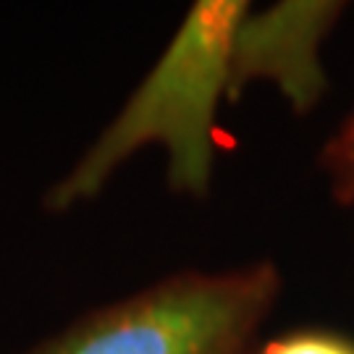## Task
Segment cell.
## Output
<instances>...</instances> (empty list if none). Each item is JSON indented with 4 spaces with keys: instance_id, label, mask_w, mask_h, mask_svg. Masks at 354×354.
<instances>
[{
    "instance_id": "6da1fadb",
    "label": "cell",
    "mask_w": 354,
    "mask_h": 354,
    "mask_svg": "<svg viewBox=\"0 0 354 354\" xmlns=\"http://www.w3.org/2000/svg\"><path fill=\"white\" fill-rule=\"evenodd\" d=\"M247 0H197L150 74L74 168L45 194L50 213L92 203L134 152L160 145L176 194L205 200L213 184L218 105L228 100V58Z\"/></svg>"
},
{
    "instance_id": "7a4b0ae2",
    "label": "cell",
    "mask_w": 354,
    "mask_h": 354,
    "mask_svg": "<svg viewBox=\"0 0 354 354\" xmlns=\"http://www.w3.org/2000/svg\"><path fill=\"white\" fill-rule=\"evenodd\" d=\"M279 294L281 273L268 260L181 270L89 310L21 354H252Z\"/></svg>"
},
{
    "instance_id": "3957f363",
    "label": "cell",
    "mask_w": 354,
    "mask_h": 354,
    "mask_svg": "<svg viewBox=\"0 0 354 354\" xmlns=\"http://www.w3.org/2000/svg\"><path fill=\"white\" fill-rule=\"evenodd\" d=\"M339 0H283L241 16L231 39L228 102L252 82L276 84L297 115L310 113L328 92L320 48L342 19Z\"/></svg>"
},
{
    "instance_id": "277c9868",
    "label": "cell",
    "mask_w": 354,
    "mask_h": 354,
    "mask_svg": "<svg viewBox=\"0 0 354 354\" xmlns=\"http://www.w3.org/2000/svg\"><path fill=\"white\" fill-rule=\"evenodd\" d=\"M323 168L330 176V187L339 203H354V113L333 134L323 150Z\"/></svg>"
},
{
    "instance_id": "5b68a950",
    "label": "cell",
    "mask_w": 354,
    "mask_h": 354,
    "mask_svg": "<svg viewBox=\"0 0 354 354\" xmlns=\"http://www.w3.org/2000/svg\"><path fill=\"white\" fill-rule=\"evenodd\" d=\"M252 354H354V342L333 330H291L266 342Z\"/></svg>"
}]
</instances>
